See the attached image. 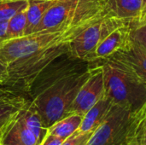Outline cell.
<instances>
[{
  "label": "cell",
  "instance_id": "ba28073f",
  "mask_svg": "<svg viewBox=\"0 0 146 145\" xmlns=\"http://www.w3.org/2000/svg\"><path fill=\"white\" fill-rule=\"evenodd\" d=\"M92 73L80 89L70 109L71 114L83 116L104 96V73L100 63L93 62Z\"/></svg>",
  "mask_w": 146,
  "mask_h": 145
},
{
  "label": "cell",
  "instance_id": "484cf974",
  "mask_svg": "<svg viewBox=\"0 0 146 145\" xmlns=\"http://www.w3.org/2000/svg\"><path fill=\"white\" fill-rule=\"evenodd\" d=\"M146 14V0H142V10L140 15H144ZM139 15V16H140Z\"/></svg>",
  "mask_w": 146,
  "mask_h": 145
},
{
  "label": "cell",
  "instance_id": "4dcf8cb0",
  "mask_svg": "<svg viewBox=\"0 0 146 145\" xmlns=\"http://www.w3.org/2000/svg\"><path fill=\"white\" fill-rule=\"evenodd\" d=\"M0 1H4V0H0Z\"/></svg>",
  "mask_w": 146,
  "mask_h": 145
},
{
  "label": "cell",
  "instance_id": "f546056e",
  "mask_svg": "<svg viewBox=\"0 0 146 145\" xmlns=\"http://www.w3.org/2000/svg\"><path fill=\"white\" fill-rule=\"evenodd\" d=\"M145 111H146V105H145Z\"/></svg>",
  "mask_w": 146,
  "mask_h": 145
},
{
  "label": "cell",
  "instance_id": "44dd1931",
  "mask_svg": "<svg viewBox=\"0 0 146 145\" xmlns=\"http://www.w3.org/2000/svg\"><path fill=\"white\" fill-rule=\"evenodd\" d=\"M93 132H75L69 138L65 139L61 145H86Z\"/></svg>",
  "mask_w": 146,
  "mask_h": 145
},
{
  "label": "cell",
  "instance_id": "8992f818",
  "mask_svg": "<svg viewBox=\"0 0 146 145\" xmlns=\"http://www.w3.org/2000/svg\"><path fill=\"white\" fill-rule=\"evenodd\" d=\"M70 35L63 31L37 32L0 44V62L6 66L24 56L47 47L68 44Z\"/></svg>",
  "mask_w": 146,
  "mask_h": 145
},
{
  "label": "cell",
  "instance_id": "ffe728a7",
  "mask_svg": "<svg viewBox=\"0 0 146 145\" xmlns=\"http://www.w3.org/2000/svg\"><path fill=\"white\" fill-rule=\"evenodd\" d=\"M131 38L146 51V14L130 21Z\"/></svg>",
  "mask_w": 146,
  "mask_h": 145
},
{
  "label": "cell",
  "instance_id": "cb8c5ba5",
  "mask_svg": "<svg viewBox=\"0 0 146 145\" xmlns=\"http://www.w3.org/2000/svg\"><path fill=\"white\" fill-rule=\"evenodd\" d=\"M8 21H0V44L7 40Z\"/></svg>",
  "mask_w": 146,
  "mask_h": 145
},
{
  "label": "cell",
  "instance_id": "9c48e42d",
  "mask_svg": "<svg viewBox=\"0 0 146 145\" xmlns=\"http://www.w3.org/2000/svg\"><path fill=\"white\" fill-rule=\"evenodd\" d=\"M131 41L130 21L112 31L98 45L94 53V62L110 58L125 48Z\"/></svg>",
  "mask_w": 146,
  "mask_h": 145
},
{
  "label": "cell",
  "instance_id": "5bb4252c",
  "mask_svg": "<svg viewBox=\"0 0 146 145\" xmlns=\"http://www.w3.org/2000/svg\"><path fill=\"white\" fill-rule=\"evenodd\" d=\"M104 9L108 15L131 21L139 17L142 0H104Z\"/></svg>",
  "mask_w": 146,
  "mask_h": 145
},
{
  "label": "cell",
  "instance_id": "d6986e66",
  "mask_svg": "<svg viewBox=\"0 0 146 145\" xmlns=\"http://www.w3.org/2000/svg\"><path fill=\"white\" fill-rule=\"evenodd\" d=\"M29 0L0 1V21H9L14 15L28 6Z\"/></svg>",
  "mask_w": 146,
  "mask_h": 145
},
{
  "label": "cell",
  "instance_id": "3957f363",
  "mask_svg": "<svg viewBox=\"0 0 146 145\" xmlns=\"http://www.w3.org/2000/svg\"><path fill=\"white\" fill-rule=\"evenodd\" d=\"M102 66L104 95L111 102L132 112L141 111L146 105V85L125 64L107 58L96 61Z\"/></svg>",
  "mask_w": 146,
  "mask_h": 145
},
{
  "label": "cell",
  "instance_id": "7a4b0ae2",
  "mask_svg": "<svg viewBox=\"0 0 146 145\" xmlns=\"http://www.w3.org/2000/svg\"><path fill=\"white\" fill-rule=\"evenodd\" d=\"M105 15L104 0H56L34 32L63 31L72 40L86 26Z\"/></svg>",
  "mask_w": 146,
  "mask_h": 145
},
{
  "label": "cell",
  "instance_id": "7402d4cb",
  "mask_svg": "<svg viewBox=\"0 0 146 145\" xmlns=\"http://www.w3.org/2000/svg\"><path fill=\"white\" fill-rule=\"evenodd\" d=\"M136 139L140 145H146V115L142 120Z\"/></svg>",
  "mask_w": 146,
  "mask_h": 145
},
{
  "label": "cell",
  "instance_id": "277c9868",
  "mask_svg": "<svg viewBox=\"0 0 146 145\" xmlns=\"http://www.w3.org/2000/svg\"><path fill=\"white\" fill-rule=\"evenodd\" d=\"M145 109L134 113L124 107H112L106 120L93 132L86 145H129L137 138Z\"/></svg>",
  "mask_w": 146,
  "mask_h": 145
},
{
  "label": "cell",
  "instance_id": "8fae6325",
  "mask_svg": "<svg viewBox=\"0 0 146 145\" xmlns=\"http://www.w3.org/2000/svg\"><path fill=\"white\" fill-rule=\"evenodd\" d=\"M27 97L0 85V129H3L25 106Z\"/></svg>",
  "mask_w": 146,
  "mask_h": 145
},
{
  "label": "cell",
  "instance_id": "83f0119b",
  "mask_svg": "<svg viewBox=\"0 0 146 145\" xmlns=\"http://www.w3.org/2000/svg\"><path fill=\"white\" fill-rule=\"evenodd\" d=\"M2 136H3V129H0V144H1V140H2Z\"/></svg>",
  "mask_w": 146,
  "mask_h": 145
},
{
  "label": "cell",
  "instance_id": "6da1fadb",
  "mask_svg": "<svg viewBox=\"0 0 146 145\" xmlns=\"http://www.w3.org/2000/svg\"><path fill=\"white\" fill-rule=\"evenodd\" d=\"M92 69V62L76 59L67 52L37 76L27 97L47 128L70 115L72 104Z\"/></svg>",
  "mask_w": 146,
  "mask_h": 145
},
{
  "label": "cell",
  "instance_id": "603a6c76",
  "mask_svg": "<svg viewBox=\"0 0 146 145\" xmlns=\"http://www.w3.org/2000/svg\"><path fill=\"white\" fill-rule=\"evenodd\" d=\"M64 140L65 139H62L57 136L48 133L40 145H61L63 143Z\"/></svg>",
  "mask_w": 146,
  "mask_h": 145
},
{
  "label": "cell",
  "instance_id": "7c38bea8",
  "mask_svg": "<svg viewBox=\"0 0 146 145\" xmlns=\"http://www.w3.org/2000/svg\"><path fill=\"white\" fill-rule=\"evenodd\" d=\"M2 144L40 145L35 135L26 126L18 114L3 128Z\"/></svg>",
  "mask_w": 146,
  "mask_h": 145
},
{
  "label": "cell",
  "instance_id": "d4e9b609",
  "mask_svg": "<svg viewBox=\"0 0 146 145\" xmlns=\"http://www.w3.org/2000/svg\"><path fill=\"white\" fill-rule=\"evenodd\" d=\"M7 77V66L0 62V85L5 80Z\"/></svg>",
  "mask_w": 146,
  "mask_h": 145
},
{
  "label": "cell",
  "instance_id": "f1b7e54d",
  "mask_svg": "<svg viewBox=\"0 0 146 145\" xmlns=\"http://www.w3.org/2000/svg\"><path fill=\"white\" fill-rule=\"evenodd\" d=\"M0 145H6V144H0Z\"/></svg>",
  "mask_w": 146,
  "mask_h": 145
},
{
  "label": "cell",
  "instance_id": "30bf717a",
  "mask_svg": "<svg viewBox=\"0 0 146 145\" xmlns=\"http://www.w3.org/2000/svg\"><path fill=\"white\" fill-rule=\"evenodd\" d=\"M110 58L115 59L127 66L146 85V51L134 43H130Z\"/></svg>",
  "mask_w": 146,
  "mask_h": 145
},
{
  "label": "cell",
  "instance_id": "2e32d148",
  "mask_svg": "<svg viewBox=\"0 0 146 145\" xmlns=\"http://www.w3.org/2000/svg\"><path fill=\"white\" fill-rule=\"evenodd\" d=\"M56 0H29L26 35L34 32L44 15Z\"/></svg>",
  "mask_w": 146,
  "mask_h": 145
},
{
  "label": "cell",
  "instance_id": "9a60e30c",
  "mask_svg": "<svg viewBox=\"0 0 146 145\" xmlns=\"http://www.w3.org/2000/svg\"><path fill=\"white\" fill-rule=\"evenodd\" d=\"M18 115L26 125V126L35 135L39 144H41L48 134V128L44 126L40 115L29 100L19 111Z\"/></svg>",
  "mask_w": 146,
  "mask_h": 145
},
{
  "label": "cell",
  "instance_id": "e0dca14e",
  "mask_svg": "<svg viewBox=\"0 0 146 145\" xmlns=\"http://www.w3.org/2000/svg\"><path fill=\"white\" fill-rule=\"evenodd\" d=\"M82 117L83 116L80 115L71 114L49 127L48 133L57 136L62 139H67L78 131L82 121Z\"/></svg>",
  "mask_w": 146,
  "mask_h": 145
},
{
  "label": "cell",
  "instance_id": "52a82bcc",
  "mask_svg": "<svg viewBox=\"0 0 146 145\" xmlns=\"http://www.w3.org/2000/svg\"><path fill=\"white\" fill-rule=\"evenodd\" d=\"M129 22L110 15H105L94 21L68 44V53L74 58L88 62H94V53L98 45L112 31Z\"/></svg>",
  "mask_w": 146,
  "mask_h": 145
},
{
  "label": "cell",
  "instance_id": "4316f807",
  "mask_svg": "<svg viewBox=\"0 0 146 145\" xmlns=\"http://www.w3.org/2000/svg\"><path fill=\"white\" fill-rule=\"evenodd\" d=\"M129 145H140V144H139V143L138 142V140H137V139H135L134 141H133V142H132V143H131Z\"/></svg>",
  "mask_w": 146,
  "mask_h": 145
},
{
  "label": "cell",
  "instance_id": "4fadbf2b",
  "mask_svg": "<svg viewBox=\"0 0 146 145\" xmlns=\"http://www.w3.org/2000/svg\"><path fill=\"white\" fill-rule=\"evenodd\" d=\"M114 103L105 95L82 117L78 132H93L108 117Z\"/></svg>",
  "mask_w": 146,
  "mask_h": 145
},
{
  "label": "cell",
  "instance_id": "5b68a950",
  "mask_svg": "<svg viewBox=\"0 0 146 145\" xmlns=\"http://www.w3.org/2000/svg\"><path fill=\"white\" fill-rule=\"evenodd\" d=\"M68 52V44L44 48L24 56L7 66V77L0 85L27 96L37 76L56 58Z\"/></svg>",
  "mask_w": 146,
  "mask_h": 145
},
{
  "label": "cell",
  "instance_id": "ac0fdd59",
  "mask_svg": "<svg viewBox=\"0 0 146 145\" xmlns=\"http://www.w3.org/2000/svg\"><path fill=\"white\" fill-rule=\"evenodd\" d=\"M27 20V7L18 12L8 21L7 40L18 38L26 35Z\"/></svg>",
  "mask_w": 146,
  "mask_h": 145
}]
</instances>
